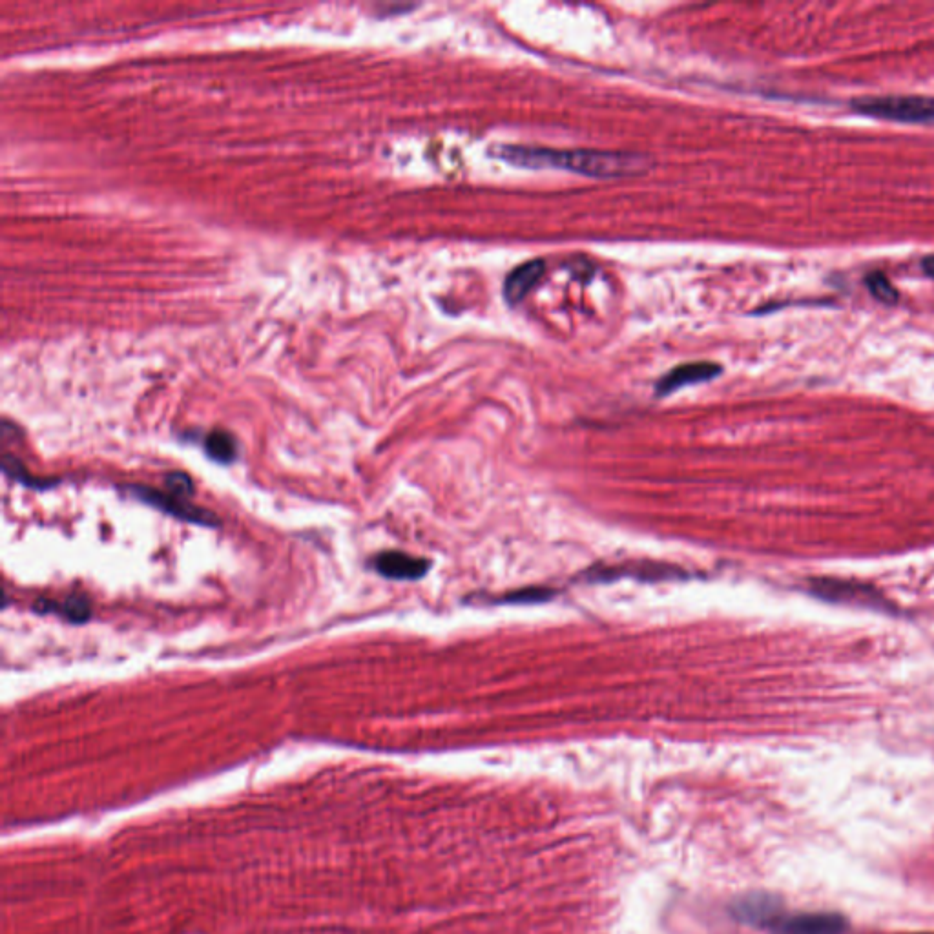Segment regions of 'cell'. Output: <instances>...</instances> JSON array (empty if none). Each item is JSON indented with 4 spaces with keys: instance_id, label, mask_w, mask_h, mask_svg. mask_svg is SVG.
<instances>
[{
    "instance_id": "3957f363",
    "label": "cell",
    "mask_w": 934,
    "mask_h": 934,
    "mask_svg": "<svg viewBox=\"0 0 934 934\" xmlns=\"http://www.w3.org/2000/svg\"><path fill=\"white\" fill-rule=\"evenodd\" d=\"M809 592L821 601L836 602V604H854L860 608L883 610L893 612V604L880 590L871 584L854 581V579H836V577H820L809 582Z\"/></svg>"
},
{
    "instance_id": "30bf717a",
    "label": "cell",
    "mask_w": 934,
    "mask_h": 934,
    "mask_svg": "<svg viewBox=\"0 0 934 934\" xmlns=\"http://www.w3.org/2000/svg\"><path fill=\"white\" fill-rule=\"evenodd\" d=\"M205 451L208 457L219 464H230L238 457V446L234 436L227 431H212L205 438Z\"/></svg>"
},
{
    "instance_id": "52a82bcc",
    "label": "cell",
    "mask_w": 934,
    "mask_h": 934,
    "mask_svg": "<svg viewBox=\"0 0 934 934\" xmlns=\"http://www.w3.org/2000/svg\"><path fill=\"white\" fill-rule=\"evenodd\" d=\"M721 374V367L710 362H697V364L679 365L672 369L670 373L665 374L657 382V395H670L677 389H683L686 385L703 384L712 378Z\"/></svg>"
},
{
    "instance_id": "ba28073f",
    "label": "cell",
    "mask_w": 934,
    "mask_h": 934,
    "mask_svg": "<svg viewBox=\"0 0 934 934\" xmlns=\"http://www.w3.org/2000/svg\"><path fill=\"white\" fill-rule=\"evenodd\" d=\"M544 272H546V265L540 260L528 261L513 270L504 283V298L509 305H517L524 300L530 294L531 289L539 283Z\"/></svg>"
},
{
    "instance_id": "8fae6325",
    "label": "cell",
    "mask_w": 934,
    "mask_h": 934,
    "mask_svg": "<svg viewBox=\"0 0 934 934\" xmlns=\"http://www.w3.org/2000/svg\"><path fill=\"white\" fill-rule=\"evenodd\" d=\"M865 285L867 289L871 291L872 296L876 300L882 301L885 305H894L900 300V294L896 291L891 281L887 280V276L882 274V272H871L865 280Z\"/></svg>"
},
{
    "instance_id": "8992f818",
    "label": "cell",
    "mask_w": 934,
    "mask_h": 934,
    "mask_svg": "<svg viewBox=\"0 0 934 934\" xmlns=\"http://www.w3.org/2000/svg\"><path fill=\"white\" fill-rule=\"evenodd\" d=\"M373 566L374 570L387 579L418 581L429 571L431 562L407 555L402 551H384L374 557Z\"/></svg>"
},
{
    "instance_id": "5b68a950",
    "label": "cell",
    "mask_w": 934,
    "mask_h": 934,
    "mask_svg": "<svg viewBox=\"0 0 934 934\" xmlns=\"http://www.w3.org/2000/svg\"><path fill=\"white\" fill-rule=\"evenodd\" d=\"M776 934H843L847 931V922L836 913H801L785 916L779 913L765 927Z\"/></svg>"
},
{
    "instance_id": "4fadbf2b",
    "label": "cell",
    "mask_w": 934,
    "mask_h": 934,
    "mask_svg": "<svg viewBox=\"0 0 934 934\" xmlns=\"http://www.w3.org/2000/svg\"><path fill=\"white\" fill-rule=\"evenodd\" d=\"M553 595H555V590L528 588V590H519V592L509 593L508 597H504V601L520 602V604H526V602H544L551 599Z\"/></svg>"
},
{
    "instance_id": "277c9868",
    "label": "cell",
    "mask_w": 934,
    "mask_h": 934,
    "mask_svg": "<svg viewBox=\"0 0 934 934\" xmlns=\"http://www.w3.org/2000/svg\"><path fill=\"white\" fill-rule=\"evenodd\" d=\"M128 491H130L132 495H135L137 499L146 502L148 506L161 509L163 513H168V515H172V517H176V519L187 520V522L199 524V526H207V528L218 526V517H216L214 513H210L207 509H201L198 508V506L187 504L181 497H176V495H172V493H163V491L143 488V486H130Z\"/></svg>"
},
{
    "instance_id": "7c38bea8",
    "label": "cell",
    "mask_w": 934,
    "mask_h": 934,
    "mask_svg": "<svg viewBox=\"0 0 934 934\" xmlns=\"http://www.w3.org/2000/svg\"><path fill=\"white\" fill-rule=\"evenodd\" d=\"M165 484L170 489L168 493L181 497V499L194 495V482H192V478L188 477L187 473H168Z\"/></svg>"
},
{
    "instance_id": "9c48e42d",
    "label": "cell",
    "mask_w": 934,
    "mask_h": 934,
    "mask_svg": "<svg viewBox=\"0 0 934 934\" xmlns=\"http://www.w3.org/2000/svg\"><path fill=\"white\" fill-rule=\"evenodd\" d=\"M33 612L39 613V615L57 613L70 623L83 624L92 617V604L88 601V597H84V595H70L63 602L52 601V599H37L33 604Z\"/></svg>"
},
{
    "instance_id": "7a4b0ae2",
    "label": "cell",
    "mask_w": 934,
    "mask_h": 934,
    "mask_svg": "<svg viewBox=\"0 0 934 934\" xmlns=\"http://www.w3.org/2000/svg\"><path fill=\"white\" fill-rule=\"evenodd\" d=\"M858 114L907 123V125H934V97L927 95H872L852 101Z\"/></svg>"
},
{
    "instance_id": "5bb4252c",
    "label": "cell",
    "mask_w": 934,
    "mask_h": 934,
    "mask_svg": "<svg viewBox=\"0 0 934 934\" xmlns=\"http://www.w3.org/2000/svg\"><path fill=\"white\" fill-rule=\"evenodd\" d=\"M922 269H924L925 274H927L929 278H933L934 280V254L924 258V261H922Z\"/></svg>"
},
{
    "instance_id": "6da1fadb",
    "label": "cell",
    "mask_w": 934,
    "mask_h": 934,
    "mask_svg": "<svg viewBox=\"0 0 934 934\" xmlns=\"http://www.w3.org/2000/svg\"><path fill=\"white\" fill-rule=\"evenodd\" d=\"M491 156L522 168H562L590 177H632L650 167L648 157L601 150H551L531 146L500 145Z\"/></svg>"
}]
</instances>
